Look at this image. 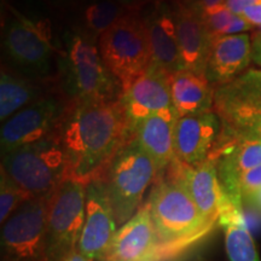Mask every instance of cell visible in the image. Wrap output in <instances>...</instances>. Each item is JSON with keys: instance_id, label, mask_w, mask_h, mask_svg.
<instances>
[{"instance_id": "19", "label": "cell", "mask_w": 261, "mask_h": 261, "mask_svg": "<svg viewBox=\"0 0 261 261\" xmlns=\"http://www.w3.org/2000/svg\"><path fill=\"white\" fill-rule=\"evenodd\" d=\"M250 62L252 38L247 33L217 38L212 45L205 77L217 89L247 71Z\"/></svg>"}, {"instance_id": "23", "label": "cell", "mask_w": 261, "mask_h": 261, "mask_svg": "<svg viewBox=\"0 0 261 261\" xmlns=\"http://www.w3.org/2000/svg\"><path fill=\"white\" fill-rule=\"evenodd\" d=\"M57 87V81H39L21 74L2 70L0 75V120L3 122Z\"/></svg>"}, {"instance_id": "28", "label": "cell", "mask_w": 261, "mask_h": 261, "mask_svg": "<svg viewBox=\"0 0 261 261\" xmlns=\"http://www.w3.org/2000/svg\"><path fill=\"white\" fill-rule=\"evenodd\" d=\"M261 189V165L248 171L238 185V196L242 203L246 198Z\"/></svg>"}, {"instance_id": "2", "label": "cell", "mask_w": 261, "mask_h": 261, "mask_svg": "<svg viewBox=\"0 0 261 261\" xmlns=\"http://www.w3.org/2000/svg\"><path fill=\"white\" fill-rule=\"evenodd\" d=\"M58 87L71 100H117L121 85L102 60L97 41L71 34L62 54Z\"/></svg>"}, {"instance_id": "34", "label": "cell", "mask_w": 261, "mask_h": 261, "mask_svg": "<svg viewBox=\"0 0 261 261\" xmlns=\"http://www.w3.org/2000/svg\"><path fill=\"white\" fill-rule=\"evenodd\" d=\"M243 203L250 204L252 207L255 208V210L261 212V189L256 192H254L253 195H250L248 198H246Z\"/></svg>"}, {"instance_id": "36", "label": "cell", "mask_w": 261, "mask_h": 261, "mask_svg": "<svg viewBox=\"0 0 261 261\" xmlns=\"http://www.w3.org/2000/svg\"><path fill=\"white\" fill-rule=\"evenodd\" d=\"M221 4H224V0H200L196 8L200 9V10H203V9L212 8V6L221 5Z\"/></svg>"}, {"instance_id": "18", "label": "cell", "mask_w": 261, "mask_h": 261, "mask_svg": "<svg viewBox=\"0 0 261 261\" xmlns=\"http://www.w3.org/2000/svg\"><path fill=\"white\" fill-rule=\"evenodd\" d=\"M173 12L182 68L205 76L214 39L202 21L200 9L175 5Z\"/></svg>"}, {"instance_id": "7", "label": "cell", "mask_w": 261, "mask_h": 261, "mask_svg": "<svg viewBox=\"0 0 261 261\" xmlns=\"http://www.w3.org/2000/svg\"><path fill=\"white\" fill-rule=\"evenodd\" d=\"M213 110L220 119V137L261 142V70L248 69L217 87Z\"/></svg>"}, {"instance_id": "39", "label": "cell", "mask_w": 261, "mask_h": 261, "mask_svg": "<svg viewBox=\"0 0 261 261\" xmlns=\"http://www.w3.org/2000/svg\"><path fill=\"white\" fill-rule=\"evenodd\" d=\"M260 28H261V24H260Z\"/></svg>"}, {"instance_id": "17", "label": "cell", "mask_w": 261, "mask_h": 261, "mask_svg": "<svg viewBox=\"0 0 261 261\" xmlns=\"http://www.w3.org/2000/svg\"><path fill=\"white\" fill-rule=\"evenodd\" d=\"M220 119L213 112L180 116L175 125V156L189 166L210 159L220 133Z\"/></svg>"}, {"instance_id": "1", "label": "cell", "mask_w": 261, "mask_h": 261, "mask_svg": "<svg viewBox=\"0 0 261 261\" xmlns=\"http://www.w3.org/2000/svg\"><path fill=\"white\" fill-rule=\"evenodd\" d=\"M55 135L68 159L69 179L102 180L113 159L135 137L117 100H73Z\"/></svg>"}, {"instance_id": "24", "label": "cell", "mask_w": 261, "mask_h": 261, "mask_svg": "<svg viewBox=\"0 0 261 261\" xmlns=\"http://www.w3.org/2000/svg\"><path fill=\"white\" fill-rule=\"evenodd\" d=\"M219 224L224 227L225 247L230 261H260L242 207L228 201L220 215Z\"/></svg>"}, {"instance_id": "10", "label": "cell", "mask_w": 261, "mask_h": 261, "mask_svg": "<svg viewBox=\"0 0 261 261\" xmlns=\"http://www.w3.org/2000/svg\"><path fill=\"white\" fill-rule=\"evenodd\" d=\"M73 100L55 87L5 121L0 133L2 156L54 135Z\"/></svg>"}, {"instance_id": "37", "label": "cell", "mask_w": 261, "mask_h": 261, "mask_svg": "<svg viewBox=\"0 0 261 261\" xmlns=\"http://www.w3.org/2000/svg\"><path fill=\"white\" fill-rule=\"evenodd\" d=\"M200 0H174L175 5L189 6V8H196Z\"/></svg>"}, {"instance_id": "33", "label": "cell", "mask_w": 261, "mask_h": 261, "mask_svg": "<svg viewBox=\"0 0 261 261\" xmlns=\"http://www.w3.org/2000/svg\"><path fill=\"white\" fill-rule=\"evenodd\" d=\"M116 2H119L123 8L129 10V11L140 12V9L144 5L145 0H116Z\"/></svg>"}, {"instance_id": "16", "label": "cell", "mask_w": 261, "mask_h": 261, "mask_svg": "<svg viewBox=\"0 0 261 261\" xmlns=\"http://www.w3.org/2000/svg\"><path fill=\"white\" fill-rule=\"evenodd\" d=\"M159 246L158 234L146 202L120 226L100 261H146Z\"/></svg>"}, {"instance_id": "30", "label": "cell", "mask_w": 261, "mask_h": 261, "mask_svg": "<svg viewBox=\"0 0 261 261\" xmlns=\"http://www.w3.org/2000/svg\"><path fill=\"white\" fill-rule=\"evenodd\" d=\"M259 4H261V0H224V5L234 15H241L246 9Z\"/></svg>"}, {"instance_id": "14", "label": "cell", "mask_w": 261, "mask_h": 261, "mask_svg": "<svg viewBox=\"0 0 261 261\" xmlns=\"http://www.w3.org/2000/svg\"><path fill=\"white\" fill-rule=\"evenodd\" d=\"M116 220L103 180H94L86 189V217L77 250L100 261L116 233Z\"/></svg>"}, {"instance_id": "13", "label": "cell", "mask_w": 261, "mask_h": 261, "mask_svg": "<svg viewBox=\"0 0 261 261\" xmlns=\"http://www.w3.org/2000/svg\"><path fill=\"white\" fill-rule=\"evenodd\" d=\"M169 76L171 74L165 69L151 63L145 73L122 92L120 103L133 135L149 116L173 107Z\"/></svg>"}, {"instance_id": "5", "label": "cell", "mask_w": 261, "mask_h": 261, "mask_svg": "<svg viewBox=\"0 0 261 261\" xmlns=\"http://www.w3.org/2000/svg\"><path fill=\"white\" fill-rule=\"evenodd\" d=\"M102 180L116 224L122 226L138 212L146 189L156 180L155 163L133 137L113 159Z\"/></svg>"}, {"instance_id": "38", "label": "cell", "mask_w": 261, "mask_h": 261, "mask_svg": "<svg viewBox=\"0 0 261 261\" xmlns=\"http://www.w3.org/2000/svg\"><path fill=\"white\" fill-rule=\"evenodd\" d=\"M178 257H165V256H150L146 261H180Z\"/></svg>"}, {"instance_id": "29", "label": "cell", "mask_w": 261, "mask_h": 261, "mask_svg": "<svg viewBox=\"0 0 261 261\" xmlns=\"http://www.w3.org/2000/svg\"><path fill=\"white\" fill-rule=\"evenodd\" d=\"M254 25L248 22L243 16L241 15H234L231 23L227 25V28L225 29L223 37H227V35H236V34H243L248 31H252Z\"/></svg>"}, {"instance_id": "11", "label": "cell", "mask_w": 261, "mask_h": 261, "mask_svg": "<svg viewBox=\"0 0 261 261\" xmlns=\"http://www.w3.org/2000/svg\"><path fill=\"white\" fill-rule=\"evenodd\" d=\"M4 48L9 60L33 80L54 81L46 76L56 51L50 31L16 14L4 32Z\"/></svg>"}, {"instance_id": "26", "label": "cell", "mask_w": 261, "mask_h": 261, "mask_svg": "<svg viewBox=\"0 0 261 261\" xmlns=\"http://www.w3.org/2000/svg\"><path fill=\"white\" fill-rule=\"evenodd\" d=\"M33 198L2 169L0 174V221L4 224L22 203Z\"/></svg>"}, {"instance_id": "20", "label": "cell", "mask_w": 261, "mask_h": 261, "mask_svg": "<svg viewBox=\"0 0 261 261\" xmlns=\"http://www.w3.org/2000/svg\"><path fill=\"white\" fill-rule=\"evenodd\" d=\"M179 117L174 107H172L149 116L135 132L140 145L155 163L156 180L162 177L173 160L177 158L174 135Z\"/></svg>"}, {"instance_id": "15", "label": "cell", "mask_w": 261, "mask_h": 261, "mask_svg": "<svg viewBox=\"0 0 261 261\" xmlns=\"http://www.w3.org/2000/svg\"><path fill=\"white\" fill-rule=\"evenodd\" d=\"M210 158L217 161L218 175L225 194L234 204L243 207L238 196V185L248 171L261 165L260 140L219 136Z\"/></svg>"}, {"instance_id": "12", "label": "cell", "mask_w": 261, "mask_h": 261, "mask_svg": "<svg viewBox=\"0 0 261 261\" xmlns=\"http://www.w3.org/2000/svg\"><path fill=\"white\" fill-rule=\"evenodd\" d=\"M162 177L182 182L204 219L211 224H219L220 215L230 198L221 187L214 159L189 166L175 158Z\"/></svg>"}, {"instance_id": "25", "label": "cell", "mask_w": 261, "mask_h": 261, "mask_svg": "<svg viewBox=\"0 0 261 261\" xmlns=\"http://www.w3.org/2000/svg\"><path fill=\"white\" fill-rule=\"evenodd\" d=\"M128 11L116 0H92L84 11L83 31L80 33L94 41L99 40Z\"/></svg>"}, {"instance_id": "27", "label": "cell", "mask_w": 261, "mask_h": 261, "mask_svg": "<svg viewBox=\"0 0 261 261\" xmlns=\"http://www.w3.org/2000/svg\"><path fill=\"white\" fill-rule=\"evenodd\" d=\"M200 11L202 21L213 39L223 37L225 29L231 23L234 16L233 12L224 4L212 6Z\"/></svg>"}, {"instance_id": "8", "label": "cell", "mask_w": 261, "mask_h": 261, "mask_svg": "<svg viewBox=\"0 0 261 261\" xmlns=\"http://www.w3.org/2000/svg\"><path fill=\"white\" fill-rule=\"evenodd\" d=\"M84 182L67 179L52 195L46 224L47 261H63L77 249L86 217Z\"/></svg>"}, {"instance_id": "9", "label": "cell", "mask_w": 261, "mask_h": 261, "mask_svg": "<svg viewBox=\"0 0 261 261\" xmlns=\"http://www.w3.org/2000/svg\"><path fill=\"white\" fill-rule=\"evenodd\" d=\"M52 195L29 198L3 224L2 261H47L46 224Z\"/></svg>"}, {"instance_id": "3", "label": "cell", "mask_w": 261, "mask_h": 261, "mask_svg": "<svg viewBox=\"0 0 261 261\" xmlns=\"http://www.w3.org/2000/svg\"><path fill=\"white\" fill-rule=\"evenodd\" d=\"M148 203L159 244L194 247L217 226L204 219L184 184L175 179H158Z\"/></svg>"}, {"instance_id": "31", "label": "cell", "mask_w": 261, "mask_h": 261, "mask_svg": "<svg viewBox=\"0 0 261 261\" xmlns=\"http://www.w3.org/2000/svg\"><path fill=\"white\" fill-rule=\"evenodd\" d=\"M241 16H243V17L246 18L248 22H250L253 25H257V27H260V24H261V4L250 6V8L246 9L242 14H241Z\"/></svg>"}, {"instance_id": "22", "label": "cell", "mask_w": 261, "mask_h": 261, "mask_svg": "<svg viewBox=\"0 0 261 261\" xmlns=\"http://www.w3.org/2000/svg\"><path fill=\"white\" fill-rule=\"evenodd\" d=\"M172 104L179 116H192L213 112L215 87L204 75L181 69L171 74Z\"/></svg>"}, {"instance_id": "21", "label": "cell", "mask_w": 261, "mask_h": 261, "mask_svg": "<svg viewBox=\"0 0 261 261\" xmlns=\"http://www.w3.org/2000/svg\"><path fill=\"white\" fill-rule=\"evenodd\" d=\"M143 21L151 48V63L159 65L169 74L184 69L179 52L173 10L156 3L148 16L143 17Z\"/></svg>"}, {"instance_id": "32", "label": "cell", "mask_w": 261, "mask_h": 261, "mask_svg": "<svg viewBox=\"0 0 261 261\" xmlns=\"http://www.w3.org/2000/svg\"><path fill=\"white\" fill-rule=\"evenodd\" d=\"M252 61L261 67V32L254 33L252 37Z\"/></svg>"}, {"instance_id": "6", "label": "cell", "mask_w": 261, "mask_h": 261, "mask_svg": "<svg viewBox=\"0 0 261 261\" xmlns=\"http://www.w3.org/2000/svg\"><path fill=\"white\" fill-rule=\"evenodd\" d=\"M108 69L121 85L122 92L138 79L152 62L151 48L140 12L128 11L98 40Z\"/></svg>"}, {"instance_id": "4", "label": "cell", "mask_w": 261, "mask_h": 261, "mask_svg": "<svg viewBox=\"0 0 261 261\" xmlns=\"http://www.w3.org/2000/svg\"><path fill=\"white\" fill-rule=\"evenodd\" d=\"M2 169L31 197L50 196L69 179L67 155L55 133L2 156Z\"/></svg>"}, {"instance_id": "35", "label": "cell", "mask_w": 261, "mask_h": 261, "mask_svg": "<svg viewBox=\"0 0 261 261\" xmlns=\"http://www.w3.org/2000/svg\"><path fill=\"white\" fill-rule=\"evenodd\" d=\"M63 261H96V260L90 259L89 256L84 255V254L80 253L79 250L75 249L74 252L71 253L70 255H68L67 257H65V259H64Z\"/></svg>"}]
</instances>
